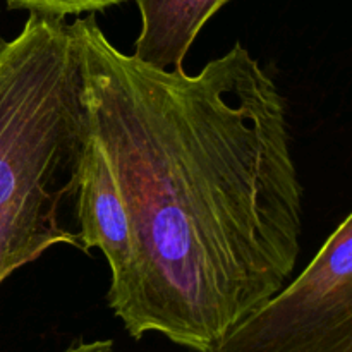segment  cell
I'll list each match as a JSON object with an SVG mask.
<instances>
[{
    "mask_svg": "<svg viewBox=\"0 0 352 352\" xmlns=\"http://www.w3.org/2000/svg\"><path fill=\"white\" fill-rule=\"evenodd\" d=\"M72 28L88 134L129 219V272L110 309L133 339L212 352L298 261L302 184L285 98L239 41L189 76L120 52L93 12Z\"/></svg>",
    "mask_w": 352,
    "mask_h": 352,
    "instance_id": "1",
    "label": "cell"
},
{
    "mask_svg": "<svg viewBox=\"0 0 352 352\" xmlns=\"http://www.w3.org/2000/svg\"><path fill=\"white\" fill-rule=\"evenodd\" d=\"M86 141L72 23L30 12L16 38H0V285L52 246L82 251L76 189Z\"/></svg>",
    "mask_w": 352,
    "mask_h": 352,
    "instance_id": "2",
    "label": "cell"
},
{
    "mask_svg": "<svg viewBox=\"0 0 352 352\" xmlns=\"http://www.w3.org/2000/svg\"><path fill=\"white\" fill-rule=\"evenodd\" d=\"M212 352H352V215L291 284L248 313Z\"/></svg>",
    "mask_w": 352,
    "mask_h": 352,
    "instance_id": "3",
    "label": "cell"
},
{
    "mask_svg": "<svg viewBox=\"0 0 352 352\" xmlns=\"http://www.w3.org/2000/svg\"><path fill=\"white\" fill-rule=\"evenodd\" d=\"M76 226L82 253L100 250L109 263V294L119 291L131 263L129 219L112 167L89 134L79 165Z\"/></svg>",
    "mask_w": 352,
    "mask_h": 352,
    "instance_id": "4",
    "label": "cell"
},
{
    "mask_svg": "<svg viewBox=\"0 0 352 352\" xmlns=\"http://www.w3.org/2000/svg\"><path fill=\"white\" fill-rule=\"evenodd\" d=\"M141 31L133 57L158 69L182 71L184 58L210 17L230 0H134Z\"/></svg>",
    "mask_w": 352,
    "mask_h": 352,
    "instance_id": "5",
    "label": "cell"
},
{
    "mask_svg": "<svg viewBox=\"0 0 352 352\" xmlns=\"http://www.w3.org/2000/svg\"><path fill=\"white\" fill-rule=\"evenodd\" d=\"M122 2L126 0H6L7 7L12 10L26 9L30 12L58 17L79 16L85 12L95 14Z\"/></svg>",
    "mask_w": 352,
    "mask_h": 352,
    "instance_id": "6",
    "label": "cell"
},
{
    "mask_svg": "<svg viewBox=\"0 0 352 352\" xmlns=\"http://www.w3.org/2000/svg\"><path fill=\"white\" fill-rule=\"evenodd\" d=\"M62 352H113L112 340H93V342H74Z\"/></svg>",
    "mask_w": 352,
    "mask_h": 352,
    "instance_id": "7",
    "label": "cell"
}]
</instances>
